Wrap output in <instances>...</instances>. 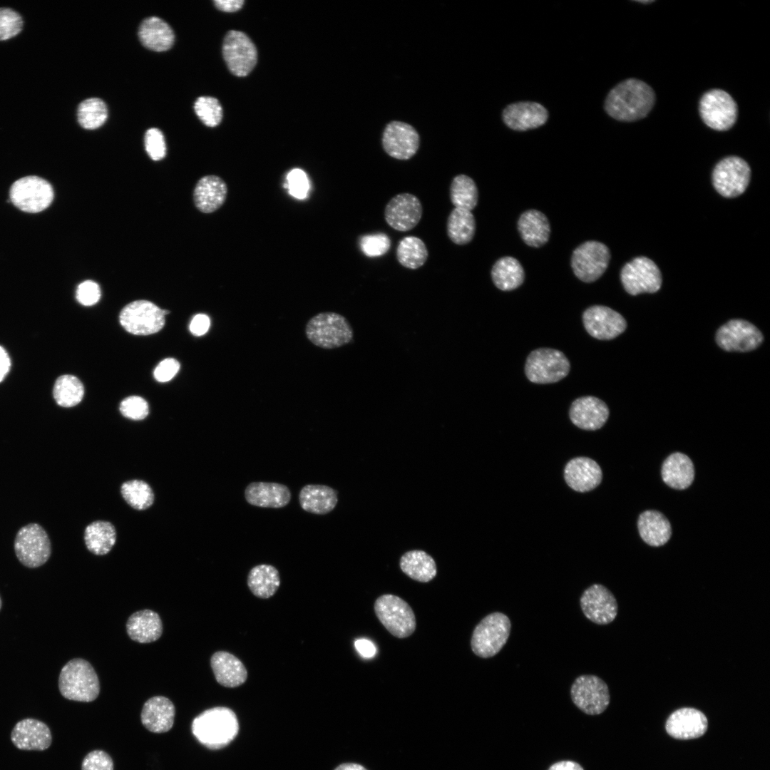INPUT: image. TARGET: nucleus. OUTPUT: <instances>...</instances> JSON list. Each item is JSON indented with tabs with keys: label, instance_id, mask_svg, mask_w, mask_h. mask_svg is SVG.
I'll return each instance as SVG.
<instances>
[{
	"label": "nucleus",
	"instance_id": "obj_56",
	"mask_svg": "<svg viewBox=\"0 0 770 770\" xmlns=\"http://www.w3.org/2000/svg\"><path fill=\"white\" fill-rule=\"evenodd\" d=\"M210 324V319L207 315L198 314L192 318L190 324V330L192 334L201 336L207 332Z\"/></svg>",
	"mask_w": 770,
	"mask_h": 770
},
{
	"label": "nucleus",
	"instance_id": "obj_12",
	"mask_svg": "<svg viewBox=\"0 0 770 770\" xmlns=\"http://www.w3.org/2000/svg\"><path fill=\"white\" fill-rule=\"evenodd\" d=\"M53 199L51 184L38 176H26L16 180L10 190V200L26 212H38L47 208Z\"/></svg>",
	"mask_w": 770,
	"mask_h": 770
},
{
	"label": "nucleus",
	"instance_id": "obj_16",
	"mask_svg": "<svg viewBox=\"0 0 770 770\" xmlns=\"http://www.w3.org/2000/svg\"><path fill=\"white\" fill-rule=\"evenodd\" d=\"M222 54L230 72L243 77L248 75L257 63V49L250 38L243 32L231 30L227 33L222 44Z\"/></svg>",
	"mask_w": 770,
	"mask_h": 770
},
{
	"label": "nucleus",
	"instance_id": "obj_11",
	"mask_svg": "<svg viewBox=\"0 0 770 770\" xmlns=\"http://www.w3.org/2000/svg\"><path fill=\"white\" fill-rule=\"evenodd\" d=\"M570 697L574 704L583 713L598 715L610 704V695L607 684L593 674L578 677L570 687Z\"/></svg>",
	"mask_w": 770,
	"mask_h": 770
},
{
	"label": "nucleus",
	"instance_id": "obj_48",
	"mask_svg": "<svg viewBox=\"0 0 770 770\" xmlns=\"http://www.w3.org/2000/svg\"><path fill=\"white\" fill-rule=\"evenodd\" d=\"M24 26L21 15L9 7H0V41L14 38L23 31Z\"/></svg>",
	"mask_w": 770,
	"mask_h": 770
},
{
	"label": "nucleus",
	"instance_id": "obj_3",
	"mask_svg": "<svg viewBox=\"0 0 770 770\" xmlns=\"http://www.w3.org/2000/svg\"><path fill=\"white\" fill-rule=\"evenodd\" d=\"M304 331L312 344L324 349L345 346L354 338V331L348 319L333 312H319L311 317Z\"/></svg>",
	"mask_w": 770,
	"mask_h": 770
},
{
	"label": "nucleus",
	"instance_id": "obj_60",
	"mask_svg": "<svg viewBox=\"0 0 770 770\" xmlns=\"http://www.w3.org/2000/svg\"><path fill=\"white\" fill-rule=\"evenodd\" d=\"M10 366V358L6 350L0 346V382L4 380L9 373Z\"/></svg>",
	"mask_w": 770,
	"mask_h": 770
},
{
	"label": "nucleus",
	"instance_id": "obj_40",
	"mask_svg": "<svg viewBox=\"0 0 770 770\" xmlns=\"http://www.w3.org/2000/svg\"><path fill=\"white\" fill-rule=\"evenodd\" d=\"M491 277L497 288L503 291H510L523 284L525 273L522 265L515 258L503 257L493 265Z\"/></svg>",
	"mask_w": 770,
	"mask_h": 770
},
{
	"label": "nucleus",
	"instance_id": "obj_18",
	"mask_svg": "<svg viewBox=\"0 0 770 770\" xmlns=\"http://www.w3.org/2000/svg\"><path fill=\"white\" fill-rule=\"evenodd\" d=\"M718 345L728 351H749L758 347L763 341L761 332L750 322L732 319L717 331Z\"/></svg>",
	"mask_w": 770,
	"mask_h": 770
},
{
	"label": "nucleus",
	"instance_id": "obj_4",
	"mask_svg": "<svg viewBox=\"0 0 770 770\" xmlns=\"http://www.w3.org/2000/svg\"><path fill=\"white\" fill-rule=\"evenodd\" d=\"M58 688L63 697L77 702H92L100 692L96 671L88 661L81 658L73 659L63 667Z\"/></svg>",
	"mask_w": 770,
	"mask_h": 770
},
{
	"label": "nucleus",
	"instance_id": "obj_42",
	"mask_svg": "<svg viewBox=\"0 0 770 770\" xmlns=\"http://www.w3.org/2000/svg\"><path fill=\"white\" fill-rule=\"evenodd\" d=\"M450 200L456 208L471 211L478 201V191L474 180L461 174L455 176L450 185Z\"/></svg>",
	"mask_w": 770,
	"mask_h": 770
},
{
	"label": "nucleus",
	"instance_id": "obj_47",
	"mask_svg": "<svg viewBox=\"0 0 770 770\" xmlns=\"http://www.w3.org/2000/svg\"><path fill=\"white\" fill-rule=\"evenodd\" d=\"M195 111L207 126L217 125L222 118V108L217 99L210 96L199 97L195 102Z\"/></svg>",
	"mask_w": 770,
	"mask_h": 770
},
{
	"label": "nucleus",
	"instance_id": "obj_9",
	"mask_svg": "<svg viewBox=\"0 0 770 770\" xmlns=\"http://www.w3.org/2000/svg\"><path fill=\"white\" fill-rule=\"evenodd\" d=\"M169 312L151 302L136 300L123 308L119 319L128 332L135 335H149L162 329L165 315Z\"/></svg>",
	"mask_w": 770,
	"mask_h": 770
},
{
	"label": "nucleus",
	"instance_id": "obj_50",
	"mask_svg": "<svg viewBox=\"0 0 770 770\" xmlns=\"http://www.w3.org/2000/svg\"><path fill=\"white\" fill-rule=\"evenodd\" d=\"M122 415L128 419L140 421L144 419L149 413L147 401L140 396H132L124 399L120 405Z\"/></svg>",
	"mask_w": 770,
	"mask_h": 770
},
{
	"label": "nucleus",
	"instance_id": "obj_17",
	"mask_svg": "<svg viewBox=\"0 0 770 770\" xmlns=\"http://www.w3.org/2000/svg\"><path fill=\"white\" fill-rule=\"evenodd\" d=\"M580 603L584 615L597 625H607L617 615L618 606L614 595L601 584H593L585 589Z\"/></svg>",
	"mask_w": 770,
	"mask_h": 770
},
{
	"label": "nucleus",
	"instance_id": "obj_53",
	"mask_svg": "<svg viewBox=\"0 0 770 770\" xmlns=\"http://www.w3.org/2000/svg\"><path fill=\"white\" fill-rule=\"evenodd\" d=\"M76 297L81 304L91 306L98 302L101 297V289L96 282L86 280L78 286Z\"/></svg>",
	"mask_w": 770,
	"mask_h": 770
},
{
	"label": "nucleus",
	"instance_id": "obj_23",
	"mask_svg": "<svg viewBox=\"0 0 770 770\" xmlns=\"http://www.w3.org/2000/svg\"><path fill=\"white\" fill-rule=\"evenodd\" d=\"M707 728V717L701 711L691 707H683L672 712L665 725L669 736L682 740L699 738L706 733Z\"/></svg>",
	"mask_w": 770,
	"mask_h": 770
},
{
	"label": "nucleus",
	"instance_id": "obj_39",
	"mask_svg": "<svg viewBox=\"0 0 770 770\" xmlns=\"http://www.w3.org/2000/svg\"><path fill=\"white\" fill-rule=\"evenodd\" d=\"M117 533L114 525L106 520L92 522L85 529L84 541L87 549L97 555L108 553L114 546Z\"/></svg>",
	"mask_w": 770,
	"mask_h": 770
},
{
	"label": "nucleus",
	"instance_id": "obj_27",
	"mask_svg": "<svg viewBox=\"0 0 770 770\" xmlns=\"http://www.w3.org/2000/svg\"><path fill=\"white\" fill-rule=\"evenodd\" d=\"M227 193V183L222 178L215 175H205L195 186L194 203L200 212L212 213L224 205Z\"/></svg>",
	"mask_w": 770,
	"mask_h": 770
},
{
	"label": "nucleus",
	"instance_id": "obj_28",
	"mask_svg": "<svg viewBox=\"0 0 770 770\" xmlns=\"http://www.w3.org/2000/svg\"><path fill=\"white\" fill-rule=\"evenodd\" d=\"M175 708L173 702L163 696H155L148 699L142 709V724L153 733H165L173 726Z\"/></svg>",
	"mask_w": 770,
	"mask_h": 770
},
{
	"label": "nucleus",
	"instance_id": "obj_55",
	"mask_svg": "<svg viewBox=\"0 0 770 770\" xmlns=\"http://www.w3.org/2000/svg\"><path fill=\"white\" fill-rule=\"evenodd\" d=\"M179 369L180 364L176 359H165L155 367L153 372L154 377L159 382H167L175 376Z\"/></svg>",
	"mask_w": 770,
	"mask_h": 770
},
{
	"label": "nucleus",
	"instance_id": "obj_8",
	"mask_svg": "<svg viewBox=\"0 0 770 770\" xmlns=\"http://www.w3.org/2000/svg\"><path fill=\"white\" fill-rule=\"evenodd\" d=\"M699 111L703 122L710 128L725 131L736 123L738 106L727 91L714 88L705 92L699 103Z\"/></svg>",
	"mask_w": 770,
	"mask_h": 770
},
{
	"label": "nucleus",
	"instance_id": "obj_61",
	"mask_svg": "<svg viewBox=\"0 0 770 770\" xmlns=\"http://www.w3.org/2000/svg\"><path fill=\"white\" fill-rule=\"evenodd\" d=\"M334 770H368L360 764L354 762L343 763L337 766Z\"/></svg>",
	"mask_w": 770,
	"mask_h": 770
},
{
	"label": "nucleus",
	"instance_id": "obj_15",
	"mask_svg": "<svg viewBox=\"0 0 770 770\" xmlns=\"http://www.w3.org/2000/svg\"><path fill=\"white\" fill-rule=\"evenodd\" d=\"M620 278L625 291L631 295L656 292L662 284L658 267L646 257H638L627 262L621 270Z\"/></svg>",
	"mask_w": 770,
	"mask_h": 770
},
{
	"label": "nucleus",
	"instance_id": "obj_13",
	"mask_svg": "<svg viewBox=\"0 0 770 770\" xmlns=\"http://www.w3.org/2000/svg\"><path fill=\"white\" fill-rule=\"evenodd\" d=\"M751 177L748 163L738 156H728L721 160L712 173L713 185L725 197H735L746 189Z\"/></svg>",
	"mask_w": 770,
	"mask_h": 770
},
{
	"label": "nucleus",
	"instance_id": "obj_5",
	"mask_svg": "<svg viewBox=\"0 0 770 770\" xmlns=\"http://www.w3.org/2000/svg\"><path fill=\"white\" fill-rule=\"evenodd\" d=\"M510 629V620L506 615L495 612L486 615L473 630L471 640L472 651L481 658L495 656L508 641Z\"/></svg>",
	"mask_w": 770,
	"mask_h": 770
},
{
	"label": "nucleus",
	"instance_id": "obj_44",
	"mask_svg": "<svg viewBox=\"0 0 770 770\" xmlns=\"http://www.w3.org/2000/svg\"><path fill=\"white\" fill-rule=\"evenodd\" d=\"M83 394L82 383L73 375H62L55 382L53 395L61 406L68 408L77 405L82 400Z\"/></svg>",
	"mask_w": 770,
	"mask_h": 770
},
{
	"label": "nucleus",
	"instance_id": "obj_38",
	"mask_svg": "<svg viewBox=\"0 0 770 770\" xmlns=\"http://www.w3.org/2000/svg\"><path fill=\"white\" fill-rule=\"evenodd\" d=\"M247 583L255 596L267 599L277 591L280 585V577L277 569L273 565L260 564L250 570Z\"/></svg>",
	"mask_w": 770,
	"mask_h": 770
},
{
	"label": "nucleus",
	"instance_id": "obj_35",
	"mask_svg": "<svg viewBox=\"0 0 770 770\" xmlns=\"http://www.w3.org/2000/svg\"><path fill=\"white\" fill-rule=\"evenodd\" d=\"M518 229L524 242L533 247L545 245L550 234L547 217L536 210H529L521 214L518 221Z\"/></svg>",
	"mask_w": 770,
	"mask_h": 770
},
{
	"label": "nucleus",
	"instance_id": "obj_31",
	"mask_svg": "<svg viewBox=\"0 0 770 770\" xmlns=\"http://www.w3.org/2000/svg\"><path fill=\"white\" fill-rule=\"evenodd\" d=\"M661 474L663 481L668 486L684 490L689 487L694 481V464L684 453L675 452L664 461Z\"/></svg>",
	"mask_w": 770,
	"mask_h": 770
},
{
	"label": "nucleus",
	"instance_id": "obj_14",
	"mask_svg": "<svg viewBox=\"0 0 770 770\" xmlns=\"http://www.w3.org/2000/svg\"><path fill=\"white\" fill-rule=\"evenodd\" d=\"M610 259L608 247L597 241H587L573 252L571 266L575 275L585 282H592L606 270Z\"/></svg>",
	"mask_w": 770,
	"mask_h": 770
},
{
	"label": "nucleus",
	"instance_id": "obj_43",
	"mask_svg": "<svg viewBox=\"0 0 770 770\" xmlns=\"http://www.w3.org/2000/svg\"><path fill=\"white\" fill-rule=\"evenodd\" d=\"M428 252L424 242L415 236L402 238L396 248L398 262L404 267L416 270L426 262Z\"/></svg>",
	"mask_w": 770,
	"mask_h": 770
},
{
	"label": "nucleus",
	"instance_id": "obj_37",
	"mask_svg": "<svg viewBox=\"0 0 770 770\" xmlns=\"http://www.w3.org/2000/svg\"><path fill=\"white\" fill-rule=\"evenodd\" d=\"M400 568L410 578L421 582H428L436 575L437 568L433 558L421 550L405 553L400 559Z\"/></svg>",
	"mask_w": 770,
	"mask_h": 770
},
{
	"label": "nucleus",
	"instance_id": "obj_57",
	"mask_svg": "<svg viewBox=\"0 0 770 770\" xmlns=\"http://www.w3.org/2000/svg\"><path fill=\"white\" fill-rule=\"evenodd\" d=\"M354 646L357 652L364 658H371L376 654V648L374 643L367 639H358L354 642Z\"/></svg>",
	"mask_w": 770,
	"mask_h": 770
},
{
	"label": "nucleus",
	"instance_id": "obj_36",
	"mask_svg": "<svg viewBox=\"0 0 770 770\" xmlns=\"http://www.w3.org/2000/svg\"><path fill=\"white\" fill-rule=\"evenodd\" d=\"M140 42L146 48L155 51H165L170 48L175 36L171 27L163 19L151 16L145 19L138 30Z\"/></svg>",
	"mask_w": 770,
	"mask_h": 770
},
{
	"label": "nucleus",
	"instance_id": "obj_51",
	"mask_svg": "<svg viewBox=\"0 0 770 770\" xmlns=\"http://www.w3.org/2000/svg\"><path fill=\"white\" fill-rule=\"evenodd\" d=\"M145 150L153 160L163 159L166 153V145L162 132L157 128L148 130L144 138Z\"/></svg>",
	"mask_w": 770,
	"mask_h": 770
},
{
	"label": "nucleus",
	"instance_id": "obj_30",
	"mask_svg": "<svg viewBox=\"0 0 770 770\" xmlns=\"http://www.w3.org/2000/svg\"><path fill=\"white\" fill-rule=\"evenodd\" d=\"M210 665L216 681L223 687H237L247 680V672L245 665L230 652H215L211 657Z\"/></svg>",
	"mask_w": 770,
	"mask_h": 770
},
{
	"label": "nucleus",
	"instance_id": "obj_20",
	"mask_svg": "<svg viewBox=\"0 0 770 770\" xmlns=\"http://www.w3.org/2000/svg\"><path fill=\"white\" fill-rule=\"evenodd\" d=\"M582 322L589 334L600 340L617 337L627 327L625 318L620 313L602 305L586 309L582 314Z\"/></svg>",
	"mask_w": 770,
	"mask_h": 770
},
{
	"label": "nucleus",
	"instance_id": "obj_62",
	"mask_svg": "<svg viewBox=\"0 0 770 770\" xmlns=\"http://www.w3.org/2000/svg\"><path fill=\"white\" fill-rule=\"evenodd\" d=\"M1 597H0V610H1Z\"/></svg>",
	"mask_w": 770,
	"mask_h": 770
},
{
	"label": "nucleus",
	"instance_id": "obj_32",
	"mask_svg": "<svg viewBox=\"0 0 770 770\" xmlns=\"http://www.w3.org/2000/svg\"><path fill=\"white\" fill-rule=\"evenodd\" d=\"M126 630L133 641L149 643L160 638L163 632V624L157 612L151 610H143L135 612L129 617Z\"/></svg>",
	"mask_w": 770,
	"mask_h": 770
},
{
	"label": "nucleus",
	"instance_id": "obj_33",
	"mask_svg": "<svg viewBox=\"0 0 770 770\" xmlns=\"http://www.w3.org/2000/svg\"><path fill=\"white\" fill-rule=\"evenodd\" d=\"M299 502L301 508L308 513L325 515L336 507L337 491L326 485L307 484L299 491Z\"/></svg>",
	"mask_w": 770,
	"mask_h": 770
},
{
	"label": "nucleus",
	"instance_id": "obj_26",
	"mask_svg": "<svg viewBox=\"0 0 770 770\" xmlns=\"http://www.w3.org/2000/svg\"><path fill=\"white\" fill-rule=\"evenodd\" d=\"M11 739L19 749L43 751L50 746L52 736L50 729L45 723L27 718L14 726Z\"/></svg>",
	"mask_w": 770,
	"mask_h": 770
},
{
	"label": "nucleus",
	"instance_id": "obj_25",
	"mask_svg": "<svg viewBox=\"0 0 770 770\" xmlns=\"http://www.w3.org/2000/svg\"><path fill=\"white\" fill-rule=\"evenodd\" d=\"M566 483L575 491L593 490L601 483L602 472L596 461L587 457H576L569 461L564 469Z\"/></svg>",
	"mask_w": 770,
	"mask_h": 770
},
{
	"label": "nucleus",
	"instance_id": "obj_41",
	"mask_svg": "<svg viewBox=\"0 0 770 770\" xmlns=\"http://www.w3.org/2000/svg\"><path fill=\"white\" fill-rule=\"evenodd\" d=\"M446 231L454 244L464 245L469 243L476 232V220L471 211L453 208L447 219Z\"/></svg>",
	"mask_w": 770,
	"mask_h": 770
},
{
	"label": "nucleus",
	"instance_id": "obj_7",
	"mask_svg": "<svg viewBox=\"0 0 770 770\" xmlns=\"http://www.w3.org/2000/svg\"><path fill=\"white\" fill-rule=\"evenodd\" d=\"M374 612L380 622L396 637H407L416 630L414 611L405 600L396 595L379 596L374 602Z\"/></svg>",
	"mask_w": 770,
	"mask_h": 770
},
{
	"label": "nucleus",
	"instance_id": "obj_1",
	"mask_svg": "<svg viewBox=\"0 0 770 770\" xmlns=\"http://www.w3.org/2000/svg\"><path fill=\"white\" fill-rule=\"evenodd\" d=\"M654 103L652 88L640 79L632 78L620 82L609 91L604 109L617 120L633 122L645 118Z\"/></svg>",
	"mask_w": 770,
	"mask_h": 770
},
{
	"label": "nucleus",
	"instance_id": "obj_10",
	"mask_svg": "<svg viewBox=\"0 0 770 770\" xmlns=\"http://www.w3.org/2000/svg\"><path fill=\"white\" fill-rule=\"evenodd\" d=\"M14 550L17 558L24 566L34 568L47 562L51 546L46 530L37 523H30L18 531Z\"/></svg>",
	"mask_w": 770,
	"mask_h": 770
},
{
	"label": "nucleus",
	"instance_id": "obj_49",
	"mask_svg": "<svg viewBox=\"0 0 770 770\" xmlns=\"http://www.w3.org/2000/svg\"><path fill=\"white\" fill-rule=\"evenodd\" d=\"M359 244L361 252L366 257H376L389 252L391 240L386 234L378 232L361 236Z\"/></svg>",
	"mask_w": 770,
	"mask_h": 770
},
{
	"label": "nucleus",
	"instance_id": "obj_46",
	"mask_svg": "<svg viewBox=\"0 0 770 770\" xmlns=\"http://www.w3.org/2000/svg\"><path fill=\"white\" fill-rule=\"evenodd\" d=\"M107 117L106 105L100 98L86 99L78 106L77 120L80 125L85 129L98 128L105 123Z\"/></svg>",
	"mask_w": 770,
	"mask_h": 770
},
{
	"label": "nucleus",
	"instance_id": "obj_34",
	"mask_svg": "<svg viewBox=\"0 0 770 770\" xmlns=\"http://www.w3.org/2000/svg\"><path fill=\"white\" fill-rule=\"evenodd\" d=\"M637 528L642 539L653 547L664 545L672 535L669 521L662 513L654 510H647L640 515Z\"/></svg>",
	"mask_w": 770,
	"mask_h": 770
},
{
	"label": "nucleus",
	"instance_id": "obj_2",
	"mask_svg": "<svg viewBox=\"0 0 770 770\" xmlns=\"http://www.w3.org/2000/svg\"><path fill=\"white\" fill-rule=\"evenodd\" d=\"M191 730L200 744L216 750L225 747L235 738L239 724L232 710L217 707L208 709L196 717Z\"/></svg>",
	"mask_w": 770,
	"mask_h": 770
},
{
	"label": "nucleus",
	"instance_id": "obj_19",
	"mask_svg": "<svg viewBox=\"0 0 770 770\" xmlns=\"http://www.w3.org/2000/svg\"><path fill=\"white\" fill-rule=\"evenodd\" d=\"M420 145L419 135L415 128L402 121L388 123L382 135V146L391 157L406 160L412 158Z\"/></svg>",
	"mask_w": 770,
	"mask_h": 770
},
{
	"label": "nucleus",
	"instance_id": "obj_24",
	"mask_svg": "<svg viewBox=\"0 0 770 770\" xmlns=\"http://www.w3.org/2000/svg\"><path fill=\"white\" fill-rule=\"evenodd\" d=\"M569 416L577 427L587 431H595L607 421L609 409L603 401L595 396H582L572 403Z\"/></svg>",
	"mask_w": 770,
	"mask_h": 770
},
{
	"label": "nucleus",
	"instance_id": "obj_45",
	"mask_svg": "<svg viewBox=\"0 0 770 770\" xmlns=\"http://www.w3.org/2000/svg\"><path fill=\"white\" fill-rule=\"evenodd\" d=\"M120 493L125 502L138 510L148 509L153 505L155 499L150 486L139 479L124 482L120 486Z\"/></svg>",
	"mask_w": 770,
	"mask_h": 770
},
{
	"label": "nucleus",
	"instance_id": "obj_59",
	"mask_svg": "<svg viewBox=\"0 0 770 770\" xmlns=\"http://www.w3.org/2000/svg\"><path fill=\"white\" fill-rule=\"evenodd\" d=\"M548 770H584V769L576 761L563 760L553 764Z\"/></svg>",
	"mask_w": 770,
	"mask_h": 770
},
{
	"label": "nucleus",
	"instance_id": "obj_58",
	"mask_svg": "<svg viewBox=\"0 0 770 770\" xmlns=\"http://www.w3.org/2000/svg\"><path fill=\"white\" fill-rule=\"evenodd\" d=\"M243 0H215V6L220 11L233 12L240 10L243 4Z\"/></svg>",
	"mask_w": 770,
	"mask_h": 770
},
{
	"label": "nucleus",
	"instance_id": "obj_29",
	"mask_svg": "<svg viewBox=\"0 0 770 770\" xmlns=\"http://www.w3.org/2000/svg\"><path fill=\"white\" fill-rule=\"evenodd\" d=\"M247 502L261 508H279L289 504L291 492L282 483L272 482H252L245 490Z\"/></svg>",
	"mask_w": 770,
	"mask_h": 770
},
{
	"label": "nucleus",
	"instance_id": "obj_22",
	"mask_svg": "<svg viewBox=\"0 0 770 770\" xmlns=\"http://www.w3.org/2000/svg\"><path fill=\"white\" fill-rule=\"evenodd\" d=\"M548 112L540 103L533 101H519L508 105L502 112L503 123L515 131H526L543 125L548 120Z\"/></svg>",
	"mask_w": 770,
	"mask_h": 770
},
{
	"label": "nucleus",
	"instance_id": "obj_52",
	"mask_svg": "<svg viewBox=\"0 0 770 770\" xmlns=\"http://www.w3.org/2000/svg\"><path fill=\"white\" fill-rule=\"evenodd\" d=\"M81 770H113V762L106 752L94 750L88 753L83 759Z\"/></svg>",
	"mask_w": 770,
	"mask_h": 770
},
{
	"label": "nucleus",
	"instance_id": "obj_54",
	"mask_svg": "<svg viewBox=\"0 0 770 770\" xmlns=\"http://www.w3.org/2000/svg\"><path fill=\"white\" fill-rule=\"evenodd\" d=\"M291 194L298 198H304L308 190V181L305 173L299 170H292L287 176Z\"/></svg>",
	"mask_w": 770,
	"mask_h": 770
},
{
	"label": "nucleus",
	"instance_id": "obj_21",
	"mask_svg": "<svg viewBox=\"0 0 770 770\" xmlns=\"http://www.w3.org/2000/svg\"><path fill=\"white\" fill-rule=\"evenodd\" d=\"M423 207L419 199L413 194H397L386 204L384 218L394 230L407 232L414 228L421 219Z\"/></svg>",
	"mask_w": 770,
	"mask_h": 770
},
{
	"label": "nucleus",
	"instance_id": "obj_6",
	"mask_svg": "<svg viewBox=\"0 0 770 770\" xmlns=\"http://www.w3.org/2000/svg\"><path fill=\"white\" fill-rule=\"evenodd\" d=\"M570 369V361L560 351L539 348L532 351L526 359L525 374L535 384H552L565 378Z\"/></svg>",
	"mask_w": 770,
	"mask_h": 770
}]
</instances>
